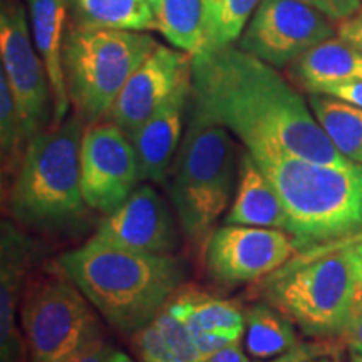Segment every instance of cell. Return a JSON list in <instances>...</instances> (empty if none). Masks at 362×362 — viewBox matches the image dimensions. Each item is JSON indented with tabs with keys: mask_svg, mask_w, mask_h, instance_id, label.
<instances>
[{
	"mask_svg": "<svg viewBox=\"0 0 362 362\" xmlns=\"http://www.w3.org/2000/svg\"><path fill=\"white\" fill-rule=\"evenodd\" d=\"M189 116L223 126L250 155L284 153L347 168L309 101L277 72L235 45L192 56Z\"/></svg>",
	"mask_w": 362,
	"mask_h": 362,
	"instance_id": "obj_1",
	"label": "cell"
},
{
	"mask_svg": "<svg viewBox=\"0 0 362 362\" xmlns=\"http://www.w3.org/2000/svg\"><path fill=\"white\" fill-rule=\"evenodd\" d=\"M57 264L98 314L129 336L155 319L187 277L185 264L171 253L124 250L90 238Z\"/></svg>",
	"mask_w": 362,
	"mask_h": 362,
	"instance_id": "obj_2",
	"label": "cell"
},
{
	"mask_svg": "<svg viewBox=\"0 0 362 362\" xmlns=\"http://www.w3.org/2000/svg\"><path fill=\"white\" fill-rule=\"evenodd\" d=\"M252 156L282 200L298 248L362 238V165L339 168L284 153Z\"/></svg>",
	"mask_w": 362,
	"mask_h": 362,
	"instance_id": "obj_3",
	"label": "cell"
},
{
	"mask_svg": "<svg viewBox=\"0 0 362 362\" xmlns=\"http://www.w3.org/2000/svg\"><path fill=\"white\" fill-rule=\"evenodd\" d=\"M83 124L74 112L29 139L8 193L11 214L21 225L64 233L86 221L89 206L79 176Z\"/></svg>",
	"mask_w": 362,
	"mask_h": 362,
	"instance_id": "obj_4",
	"label": "cell"
},
{
	"mask_svg": "<svg viewBox=\"0 0 362 362\" xmlns=\"http://www.w3.org/2000/svg\"><path fill=\"white\" fill-rule=\"evenodd\" d=\"M237 143L223 126L188 117V128L170 170L168 194L183 228L194 243L214 233L232 205L238 180Z\"/></svg>",
	"mask_w": 362,
	"mask_h": 362,
	"instance_id": "obj_5",
	"label": "cell"
},
{
	"mask_svg": "<svg viewBox=\"0 0 362 362\" xmlns=\"http://www.w3.org/2000/svg\"><path fill=\"white\" fill-rule=\"evenodd\" d=\"M362 298V288L342 247L312 248L267 280L265 302L319 341L342 337Z\"/></svg>",
	"mask_w": 362,
	"mask_h": 362,
	"instance_id": "obj_6",
	"label": "cell"
},
{
	"mask_svg": "<svg viewBox=\"0 0 362 362\" xmlns=\"http://www.w3.org/2000/svg\"><path fill=\"white\" fill-rule=\"evenodd\" d=\"M158 42L131 30L96 29L72 24L66 29L62 67L71 106L86 124L96 123L112 104Z\"/></svg>",
	"mask_w": 362,
	"mask_h": 362,
	"instance_id": "obj_7",
	"label": "cell"
},
{
	"mask_svg": "<svg viewBox=\"0 0 362 362\" xmlns=\"http://www.w3.org/2000/svg\"><path fill=\"white\" fill-rule=\"evenodd\" d=\"M21 319L30 362H67L99 332L93 305L67 277L35 284L25 293Z\"/></svg>",
	"mask_w": 362,
	"mask_h": 362,
	"instance_id": "obj_8",
	"label": "cell"
},
{
	"mask_svg": "<svg viewBox=\"0 0 362 362\" xmlns=\"http://www.w3.org/2000/svg\"><path fill=\"white\" fill-rule=\"evenodd\" d=\"M0 57L16 99L25 138L29 141L47 129L54 117V94L47 72L27 24L25 8L17 2H4L0 13Z\"/></svg>",
	"mask_w": 362,
	"mask_h": 362,
	"instance_id": "obj_9",
	"label": "cell"
},
{
	"mask_svg": "<svg viewBox=\"0 0 362 362\" xmlns=\"http://www.w3.org/2000/svg\"><path fill=\"white\" fill-rule=\"evenodd\" d=\"M81 193L89 210L110 215L139 187L134 144L111 121L84 128L79 149Z\"/></svg>",
	"mask_w": 362,
	"mask_h": 362,
	"instance_id": "obj_10",
	"label": "cell"
},
{
	"mask_svg": "<svg viewBox=\"0 0 362 362\" xmlns=\"http://www.w3.org/2000/svg\"><path fill=\"white\" fill-rule=\"evenodd\" d=\"M336 35L334 22L300 0H262L238 47L279 69Z\"/></svg>",
	"mask_w": 362,
	"mask_h": 362,
	"instance_id": "obj_11",
	"label": "cell"
},
{
	"mask_svg": "<svg viewBox=\"0 0 362 362\" xmlns=\"http://www.w3.org/2000/svg\"><path fill=\"white\" fill-rule=\"evenodd\" d=\"M297 242L285 230L221 225L206 240V267L223 284H247L270 277L292 260Z\"/></svg>",
	"mask_w": 362,
	"mask_h": 362,
	"instance_id": "obj_12",
	"label": "cell"
},
{
	"mask_svg": "<svg viewBox=\"0 0 362 362\" xmlns=\"http://www.w3.org/2000/svg\"><path fill=\"white\" fill-rule=\"evenodd\" d=\"M90 240L124 250L171 253L178 230L165 198L149 185H139L117 210L104 215Z\"/></svg>",
	"mask_w": 362,
	"mask_h": 362,
	"instance_id": "obj_13",
	"label": "cell"
},
{
	"mask_svg": "<svg viewBox=\"0 0 362 362\" xmlns=\"http://www.w3.org/2000/svg\"><path fill=\"white\" fill-rule=\"evenodd\" d=\"M192 71V56L158 44L126 81L104 119L115 123L131 139L148 117L168 99Z\"/></svg>",
	"mask_w": 362,
	"mask_h": 362,
	"instance_id": "obj_14",
	"label": "cell"
},
{
	"mask_svg": "<svg viewBox=\"0 0 362 362\" xmlns=\"http://www.w3.org/2000/svg\"><path fill=\"white\" fill-rule=\"evenodd\" d=\"M192 103V71L185 76L173 94L148 117L131 138L139 163V178L163 185L178 153L181 131Z\"/></svg>",
	"mask_w": 362,
	"mask_h": 362,
	"instance_id": "obj_15",
	"label": "cell"
},
{
	"mask_svg": "<svg viewBox=\"0 0 362 362\" xmlns=\"http://www.w3.org/2000/svg\"><path fill=\"white\" fill-rule=\"evenodd\" d=\"M35 243L16 228L11 221H2L0 233V351L2 362H17L22 352L21 332L17 329V312L27 272L35 257Z\"/></svg>",
	"mask_w": 362,
	"mask_h": 362,
	"instance_id": "obj_16",
	"label": "cell"
},
{
	"mask_svg": "<svg viewBox=\"0 0 362 362\" xmlns=\"http://www.w3.org/2000/svg\"><path fill=\"white\" fill-rule=\"evenodd\" d=\"M27 4H29L30 34L44 62L54 94L52 124H56L66 119L71 106L64 67H62V45H64L66 19L71 0H27Z\"/></svg>",
	"mask_w": 362,
	"mask_h": 362,
	"instance_id": "obj_17",
	"label": "cell"
},
{
	"mask_svg": "<svg viewBox=\"0 0 362 362\" xmlns=\"http://www.w3.org/2000/svg\"><path fill=\"white\" fill-rule=\"evenodd\" d=\"M225 225H248L288 232V216L274 185L250 153L240 155L238 180Z\"/></svg>",
	"mask_w": 362,
	"mask_h": 362,
	"instance_id": "obj_18",
	"label": "cell"
},
{
	"mask_svg": "<svg viewBox=\"0 0 362 362\" xmlns=\"http://www.w3.org/2000/svg\"><path fill=\"white\" fill-rule=\"evenodd\" d=\"M291 72L309 94L362 81V51L337 37L317 44L291 64Z\"/></svg>",
	"mask_w": 362,
	"mask_h": 362,
	"instance_id": "obj_19",
	"label": "cell"
},
{
	"mask_svg": "<svg viewBox=\"0 0 362 362\" xmlns=\"http://www.w3.org/2000/svg\"><path fill=\"white\" fill-rule=\"evenodd\" d=\"M296 325L269 302L245 310V347L253 359L284 356L298 346Z\"/></svg>",
	"mask_w": 362,
	"mask_h": 362,
	"instance_id": "obj_20",
	"label": "cell"
},
{
	"mask_svg": "<svg viewBox=\"0 0 362 362\" xmlns=\"http://www.w3.org/2000/svg\"><path fill=\"white\" fill-rule=\"evenodd\" d=\"M71 7L79 25L131 33L158 29L148 0H71Z\"/></svg>",
	"mask_w": 362,
	"mask_h": 362,
	"instance_id": "obj_21",
	"label": "cell"
},
{
	"mask_svg": "<svg viewBox=\"0 0 362 362\" xmlns=\"http://www.w3.org/2000/svg\"><path fill=\"white\" fill-rule=\"evenodd\" d=\"M309 106L341 155L362 165V107L327 94H309Z\"/></svg>",
	"mask_w": 362,
	"mask_h": 362,
	"instance_id": "obj_22",
	"label": "cell"
},
{
	"mask_svg": "<svg viewBox=\"0 0 362 362\" xmlns=\"http://www.w3.org/2000/svg\"><path fill=\"white\" fill-rule=\"evenodd\" d=\"M156 25L173 47L197 56L206 49V0H161Z\"/></svg>",
	"mask_w": 362,
	"mask_h": 362,
	"instance_id": "obj_23",
	"label": "cell"
},
{
	"mask_svg": "<svg viewBox=\"0 0 362 362\" xmlns=\"http://www.w3.org/2000/svg\"><path fill=\"white\" fill-rule=\"evenodd\" d=\"M166 307L188 325L193 336L202 330L245 332V312L235 300H223L200 292H187L171 297Z\"/></svg>",
	"mask_w": 362,
	"mask_h": 362,
	"instance_id": "obj_24",
	"label": "cell"
},
{
	"mask_svg": "<svg viewBox=\"0 0 362 362\" xmlns=\"http://www.w3.org/2000/svg\"><path fill=\"white\" fill-rule=\"evenodd\" d=\"M262 0H206L208 33L206 49L233 45L242 37Z\"/></svg>",
	"mask_w": 362,
	"mask_h": 362,
	"instance_id": "obj_25",
	"label": "cell"
},
{
	"mask_svg": "<svg viewBox=\"0 0 362 362\" xmlns=\"http://www.w3.org/2000/svg\"><path fill=\"white\" fill-rule=\"evenodd\" d=\"M27 138L16 99L8 88L6 76L0 72V151H2V176L13 178L24 156Z\"/></svg>",
	"mask_w": 362,
	"mask_h": 362,
	"instance_id": "obj_26",
	"label": "cell"
},
{
	"mask_svg": "<svg viewBox=\"0 0 362 362\" xmlns=\"http://www.w3.org/2000/svg\"><path fill=\"white\" fill-rule=\"evenodd\" d=\"M160 327L173 362H205L198 351L194 336L188 325L178 319L168 307H163L153 319Z\"/></svg>",
	"mask_w": 362,
	"mask_h": 362,
	"instance_id": "obj_27",
	"label": "cell"
},
{
	"mask_svg": "<svg viewBox=\"0 0 362 362\" xmlns=\"http://www.w3.org/2000/svg\"><path fill=\"white\" fill-rule=\"evenodd\" d=\"M131 347L141 362H173L155 320L131 334Z\"/></svg>",
	"mask_w": 362,
	"mask_h": 362,
	"instance_id": "obj_28",
	"label": "cell"
},
{
	"mask_svg": "<svg viewBox=\"0 0 362 362\" xmlns=\"http://www.w3.org/2000/svg\"><path fill=\"white\" fill-rule=\"evenodd\" d=\"M332 22H342L357 16L362 11V0H300Z\"/></svg>",
	"mask_w": 362,
	"mask_h": 362,
	"instance_id": "obj_29",
	"label": "cell"
},
{
	"mask_svg": "<svg viewBox=\"0 0 362 362\" xmlns=\"http://www.w3.org/2000/svg\"><path fill=\"white\" fill-rule=\"evenodd\" d=\"M242 336V332H233V330H202L194 336V342H197L203 361H206L215 352L225 349L235 342H240Z\"/></svg>",
	"mask_w": 362,
	"mask_h": 362,
	"instance_id": "obj_30",
	"label": "cell"
},
{
	"mask_svg": "<svg viewBox=\"0 0 362 362\" xmlns=\"http://www.w3.org/2000/svg\"><path fill=\"white\" fill-rule=\"evenodd\" d=\"M336 349H337V347L329 341L302 342V344H298L296 349L287 352V354L274 357V359L259 361V362H304L307 359H310V357L319 356V354H325V352L336 351Z\"/></svg>",
	"mask_w": 362,
	"mask_h": 362,
	"instance_id": "obj_31",
	"label": "cell"
},
{
	"mask_svg": "<svg viewBox=\"0 0 362 362\" xmlns=\"http://www.w3.org/2000/svg\"><path fill=\"white\" fill-rule=\"evenodd\" d=\"M344 342H346L347 351H349L352 362H362V298L357 304L354 314L346 332H344Z\"/></svg>",
	"mask_w": 362,
	"mask_h": 362,
	"instance_id": "obj_32",
	"label": "cell"
},
{
	"mask_svg": "<svg viewBox=\"0 0 362 362\" xmlns=\"http://www.w3.org/2000/svg\"><path fill=\"white\" fill-rule=\"evenodd\" d=\"M110 352L111 347L103 341L101 332H98L67 362H110Z\"/></svg>",
	"mask_w": 362,
	"mask_h": 362,
	"instance_id": "obj_33",
	"label": "cell"
},
{
	"mask_svg": "<svg viewBox=\"0 0 362 362\" xmlns=\"http://www.w3.org/2000/svg\"><path fill=\"white\" fill-rule=\"evenodd\" d=\"M337 35L362 51V11L351 19L339 22Z\"/></svg>",
	"mask_w": 362,
	"mask_h": 362,
	"instance_id": "obj_34",
	"label": "cell"
},
{
	"mask_svg": "<svg viewBox=\"0 0 362 362\" xmlns=\"http://www.w3.org/2000/svg\"><path fill=\"white\" fill-rule=\"evenodd\" d=\"M320 94H327V96L337 98L341 101H346L349 104H354L357 107H362V81H356V83H349V84H341V86H334V88L325 89L324 93Z\"/></svg>",
	"mask_w": 362,
	"mask_h": 362,
	"instance_id": "obj_35",
	"label": "cell"
},
{
	"mask_svg": "<svg viewBox=\"0 0 362 362\" xmlns=\"http://www.w3.org/2000/svg\"><path fill=\"white\" fill-rule=\"evenodd\" d=\"M205 362H250V361H248L247 354L243 352L240 342H235L232 346L215 352V354L208 357Z\"/></svg>",
	"mask_w": 362,
	"mask_h": 362,
	"instance_id": "obj_36",
	"label": "cell"
},
{
	"mask_svg": "<svg viewBox=\"0 0 362 362\" xmlns=\"http://www.w3.org/2000/svg\"><path fill=\"white\" fill-rule=\"evenodd\" d=\"M346 250L347 257H349V262L352 269L356 272V277L359 280V285L362 288V238L354 240V242H349L346 247H342Z\"/></svg>",
	"mask_w": 362,
	"mask_h": 362,
	"instance_id": "obj_37",
	"label": "cell"
},
{
	"mask_svg": "<svg viewBox=\"0 0 362 362\" xmlns=\"http://www.w3.org/2000/svg\"><path fill=\"white\" fill-rule=\"evenodd\" d=\"M304 362H342V361H341V356H339V351L336 349V351L325 352V354L314 356Z\"/></svg>",
	"mask_w": 362,
	"mask_h": 362,
	"instance_id": "obj_38",
	"label": "cell"
},
{
	"mask_svg": "<svg viewBox=\"0 0 362 362\" xmlns=\"http://www.w3.org/2000/svg\"><path fill=\"white\" fill-rule=\"evenodd\" d=\"M110 362H134L133 359L128 354H124L123 351H117V349H112L111 347V352H110Z\"/></svg>",
	"mask_w": 362,
	"mask_h": 362,
	"instance_id": "obj_39",
	"label": "cell"
},
{
	"mask_svg": "<svg viewBox=\"0 0 362 362\" xmlns=\"http://www.w3.org/2000/svg\"><path fill=\"white\" fill-rule=\"evenodd\" d=\"M149 4H151V7H153V11H155V13L158 12V8H160V6H161V0H148Z\"/></svg>",
	"mask_w": 362,
	"mask_h": 362,
	"instance_id": "obj_40",
	"label": "cell"
}]
</instances>
